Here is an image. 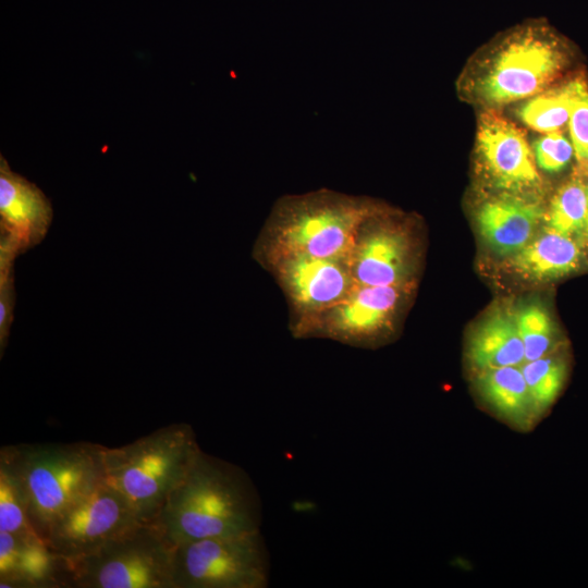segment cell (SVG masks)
Instances as JSON below:
<instances>
[{
  "instance_id": "1",
  "label": "cell",
  "mask_w": 588,
  "mask_h": 588,
  "mask_svg": "<svg viewBox=\"0 0 588 588\" xmlns=\"http://www.w3.org/2000/svg\"><path fill=\"white\" fill-rule=\"evenodd\" d=\"M262 506L249 475L203 450L156 523L174 544L260 530Z\"/></svg>"
},
{
  "instance_id": "2",
  "label": "cell",
  "mask_w": 588,
  "mask_h": 588,
  "mask_svg": "<svg viewBox=\"0 0 588 588\" xmlns=\"http://www.w3.org/2000/svg\"><path fill=\"white\" fill-rule=\"evenodd\" d=\"M382 210L368 198L329 189L282 197L257 241L256 258L286 254L351 258L360 228Z\"/></svg>"
},
{
  "instance_id": "3",
  "label": "cell",
  "mask_w": 588,
  "mask_h": 588,
  "mask_svg": "<svg viewBox=\"0 0 588 588\" xmlns=\"http://www.w3.org/2000/svg\"><path fill=\"white\" fill-rule=\"evenodd\" d=\"M105 449L89 442L1 448L0 463L16 477L30 525L41 539L57 517L105 481Z\"/></svg>"
},
{
  "instance_id": "4",
  "label": "cell",
  "mask_w": 588,
  "mask_h": 588,
  "mask_svg": "<svg viewBox=\"0 0 588 588\" xmlns=\"http://www.w3.org/2000/svg\"><path fill=\"white\" fill-rule=\"evenodd\" d=\"M200 451L191 425L171 424L132 443L106 448L105 480L138 520L152 523Z\"/></svg>"
},
{
  "instance_id": "5",
  "label": "cell",
  "mask_w": 588,
  "mask_h": 588,
  "mask_svg": "<svg viewBox=\"0 0 588 588\" xmlns=\"http://www.w3.org/2000/svg\"><path fill=\"white\" fill-rule=\"evenodd\" d=\"M497 47L470 79L474 99L488 107L537 95L564 65L559 39L541 22L515 28Z\"/></svg>"
},
{
  "instance_id": "6",
  "label": "cell",
  "mask_w": 588,
  "mask_h": 588,
  "mask_svg": "<svg viewBox=\"0 0 588 588\" xmlns=\"http://www.w3.org/2000/svg\"><path fill=\"white\" fill-rule=\"evenodd\" d=\"M174 548L156 523L139 522L71 562V587L174 588Z\"/></svg>"
},
{
  "instance_id": "7",
  "label": "cell",
  "mask_w": 588,
  "mask_h": 588,
  "mask_svg": "<svg viewBox=\"0 0 588 588\" xmlns=\"http://www.w3.org/2000/svg\"><path fill=\"white\" fill-rule=\"evenodd\" d=\"M270 555L260 530L179 543L174 588H266Z\"/></svg>"
},
{
  "instance_id": "8",
  "label": "cell",
  "mask_w": 588,
  "mask_h": 588,
  "mask_svg": "<svg viewBox=\"0 0 588 588\" xmlns=\"http://www.w3.org/2000/svg\"><path fill=\"white\" fill-rule=\"evenodd\" d=\"M406 286L355 285L340 303L293 327L296 338L319 336L352 346H373L392 327Z\"/></svg>"
},
{
  "instance_id": "9",
  "label": "cell",
  "mask_w": 588,
  "mask_h": 588,
  "mask_svg": "<svg viewBox=\"0 0 588 588\" xmlns=\"http://www.w3.org/2000/svg\"><path fill=\"white\" fill-rule=\"evenodd\" d=\"M139 522L123 495L105 480L53 520L45 541L71 563Z\"/></svg>"
},
{
  "instance_id": "10",
  "label": "cell",
  "mask_w": 588,
  "mask_h": 588,
  "mask_svg": "<svg viewBox=\"0 0 588 588\" xmlns=\"http://www.w3.org/2000/svg\"><path fill=\"white\" fill-rule=\"evenodd\" d=\"M258 260L267 261L286 294L298 317L294 326L330 309L356 285L350 258L346 257L286 254L266 256Z\"/></svg>"
},
{
  "instance_id": "11",
  "label": "cell",
  "mask_w": 588,
  "mask_h": 588,
  "mask_svg": "<svg viewBox=\"0 0 588 588\" xmlns=\"http://www.w3.org/2000/svg\"><path fill=\"white\" fill-rule=\"evenodd\" d=\"M350 264L356 285H411L413 245L406 228L383 210L373 215L358 232Z\"/></svg>"
},
{
  "instance_id": "12",
  "label": "cell",
  "mask_w": 588,
  "mask_h": 588,
  "mask_svg": "<svg viewBox=\"0 0 588 588\" xmlns=\"http://www.w3.org/2000/svg\"><path fill=\"white\" fill-rule=\"evenodd\" d=\"M476 147L487 176L497 187L520 192L540 183L525 135L500 114L487 111L480 117Z\"/></svg>"
},
{
  "instance_id": "13",
  "label": "cell",
  "mask_w": 588,
  "mask_h": 588,
  "mask_svg": "<svg viewBox=\"0 0 588 588\" xmlns=\"http://www.w3.org/2000/svg\"><path fill=\"white\" fill-rule=\"evenodd\" d=\"M53 217L42 191L11 170L0 156V246L16 256L38 245L47 235Z\"/></svg>"
},
{
  "instance_id": "14",
  "label": "cell",
  "mask_w": 588,
  "mask_h": 588,
  "mask_svg": "<svg viewBox=\"0 0 588 588\" xmlns=\"http://www.w3.org/2000/svg\"><path fill=\"white\" fill-rule=\"evenodd\" d=\"M70 563L36 534L0 531L1 588L71 587Z\"/></svg>"
},
{
  "instance_id": "15",
  "label": "cell",
  "mask_w": 588,
  "mask_h": 588,
  "mask_svg": "<svg viewBox=\"0 0 588 588\" xmlns=\"http://www.w3.org/2000/svg\"><path fill=\"white\" fill-rule=\"evenodd\" d=\"M477 406L510 429L528 433L544 419L519 366L487 369L470 376Z\"/></svg>"
},
{
  "instance_id": "16",
  "label": "cell",
  "mask_w": 588,
  "mask_h": 588,
  "mask_svg": "<svg viewBox=\"0 0 588 588\" xmlns=\"http://www.w3.org/2000/svg\"><path fill=\"white\" fill-rule=\"evenodd\" d=\"M543 217L544 211L538 203L504 195L480 206L477 224L481 237L493 252L512 256L532 240Z\"/></svg>"
},
{
  "instance_id": "17",
  "label": "cell",
  "mask_w": 588,
  "mask_h": 588,
  "mask_svg": "<svg viewBox=\"0 0 588 588\" xmlns=\"http://www.w3.org/2000/svg\"><path fill=\"white\" fill-rule=\"evenodd\" d=\"M465 363L470 376L525 363L524 345L513 314H494L478 324L467 339Z\"/></svg>"
},
{
  "instance_id": "18",
  "label": "cell",
  "mask_w": 588,
  "mask_h": 588,
  "mask_svg": "<svg viewBox=\"0 0 588 588\" xmlns=\"http://www.w3.org/2000/svg\"><path fill=\"white\" fill-rule=\"evenodd\" d=\"M580 262V249L572 236L548 230L511 256L509 266L531 280H549L574 271Z\"/></svg>"
},
{
  "instance_id": "19",
  "label": "cell",
  "mask_w": 588,
  "mask_h": 588,
  "mask_svg": "<svg viewBox=\"0 0 588 588\" xmlns=\"http://www.w3.org/2000/svg\"><path fill=\"white\" fill-rule=\"evenodd\" d=\"M519 367L536 405L543 418H547L567 380L569 364L565 351L560 347L543 357L525 362Z\"/></svg>"
},
{
  "instance_id": "20",
  "label": "cell",
  "mask_w": 588,
  "mask_h": 588,
  "mask_svg": "<svg viewBox=\"0 0 588 588\" xmlns=\"http://www.w3.org/2000/svg\"><path fill=\"white\" fill-rule=\"evenodd\" d=\"M574 90L575 81L538 94L520 107L518 115L526 125L538 132H558L568 122Z\"/></svg>"
},
{
  "instance_id": "21",
  "label": "cell",
  "mask_w": 588,
  "mask_h": 588,
  "mask_svg": "<svg viewBox=\"0 0 588 588\" xmlns=\"http://www.w3.org/2000/svg\"><path fill=\"white\" fill-rule=\"evenodd\" d=\"M525 351V362L551 354L562 347L554 323L540 304H525L513 315Z\"/></svg>"
},
{
  "instance_id": "22",
  "label": "cell",
  "mask_w": 588,
  "mask_h": 588,
  "mask_svg": "<svg viewBox=\"0 0 588 588\" xmlns=\"http://www.w3.org/2000/svg\"><path fill=\"white\" fill-rule=\"evenodd\" d=\"M550 230L572 236L585 230L588 216V186L579 180L564 184L553 196L544 215Z\"/></svg>"
},
{
  "instance_id": "23",
  "label": "cell",
  "mask_w": 588,
  "mask_h": 588,
  "mask_svg": "<svg viewBox=\"0 0 588 588\" xmlns=\"http://www.w3.org/2000/svg\"><path fill=\"white\" fill-rule=\"evenodd\" d=\"M0 531L14 535L37 532L30 525L22 488L13 473L0 463Z\"/></svg>"
},
{
  "instance_id": "24",
  "label": "cell",
  "mask_w": 588,
  "mask_h": 588,
  "mask_svg": "<svg viewBox=\"0 0 588 588\" xmlns=\"http://www.w3.org/2000/svg\"><path fill=\"white\" fill-rule=\"evenodd\" d=\"M17 256L0 246V353L7 346L15 305L14 260Z\"/></svg>"
},
{
  "instance_id": "25",
  "label": "cell",
  "mask_w": 588,
  "mask_h": 588,
  "mask_svg": "<svg viewBox=\"0 0 588 588\" xmlns=\"http://www.w3.org/2000/svg\"><path fill=\"white\" fill-rule=\"evenodd\" d=\"M567 123L576 158L580 162H588V87L581 81H575Z\"/></svg>"
},
{
  "instance_id": "26",
  "label": "cell",
  "mask_w": 588,
  "mask_h": 588,
  "mask_svg": "<svg viewBox=\"0 0 588 588\" xmlns=\"http://www.w3.org/2000/svg\"><path fill=\"white\" fill-rule=\"evenodd\" d=\"M574 155L572 142L559 132L547 133L534 145L536 164L547 172L564 169Z\"/></svg>"
},
{
  "instance_id": "27",
  "label": "cell",
  "mask_w": 588,
  "mask_h": 588,
  "mask_svg": "<svg viewBox=\"0 0 588 588\" xmlns=\"http://www.w3.org/2000/svg\"><path fill=\"white\" fill-rule=\"evenodd\" d=\"M585 231H586V233H587V235H588V216H587V222H586Z\"/></svg>"
}]
</instances>
